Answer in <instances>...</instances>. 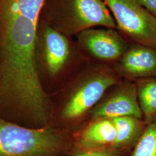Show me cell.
Returning <instances> with one entry per match:
<instances>
[{
	"mask_svg": "<svg viewBox=\"0 0 156 156\" xmlns=\"http://www.w3.org/2000/svg\"><path fill=\"white\" fill-rule=\"evenodd\" d=\"M131 150L120 149L115 147L81 151L73 153L71 156H129Z\"/></svg>",
	"mask_w": 156,
	"mask_h": 156,
	"instance_id": "obj_13",
	"label": "cell"
},
{
	"mask_svg": "<svg viewBox=\"0 0 156 156\" xmlns=\"http://www.w3.org/2000/svg\"><path fill=\"white\" fill-rule=\"evenodd\" d=\"M42 11V21L68 37L97 26L117 28L103 0H46Z\"/></svg>",
	"mask_w": 156,
	"mask_h": 156,
	"instance_id": "obj_4",
	"label": "cell"
},
{
	"mask_svg": "<svg viewBox=\"0 0 156 156\" xmlns=\"http://www.w3.org/2000/svg\"><path fill=\"white\" fill-rule=\"evenodd\" d=\"M140 4L156 19V0H138Z\"/></svg>",
	"mask_w": 156,
	"mask_h": 156,
	"instance_id": "obj_14",
	"label": "cell"
},
{
	"mask_svg": "<svg viewBox=\"0 0 156 156\" xmlns=\"http://www.w3.org/2000/svg\"><path fill=\"white\" fill-rule=\"evenodd\" d=\"M76 45L89 62L113 66L129 44L116 29H87L77 35Z\"/></svg>",
	"mask_w": 156,
	"mask_h": 156,
	"instance_id": "obj_6",
	"label": "cell"
},
{
	"mask_svg": "<svg viewBox=\"0 0 156 156\" xmlns=\"http://www.w3.org/2000/svg\"><path fill=\"white\" fill-rule=\"evenodd\" d=\"M115 19L117 28L133 44L156 49L155 17L138 0H103Z\"/></svg>",
	"mask_w": 156,
	"mask_h": 156,
	"instance_id": "obj_5",
	"label": "cell"
},
{
	"mask_svg": "<svg viewBox=\"0 0 156 156\" xmlns=\"http://www.w3.org/2000/svg\"><path fill=\"white\" fill-rule=\"evenodd\" d=\"M73 134L48 125L29 127L0 117V156H71Z\"/></svg>",
	"mask_w": 156,
	"mask_h": 156,
	"instance_id": "obj_3",
	"label": "cell"
},
{
	"mask_svg": "<svg viewBox=\"0 0 156 156\" xmlns=\"http://www.w3.org/2000/svg\"><path fill=\"white\" fill-rule=\"evenodd\" d=\"M122 79L112 66L88 62L51 97L50 125L73 134L86 124L90 113L108 90Z\"/></svg>",
	"mask_w": 156,
	"mask_h": 156,
	"instance_id": "obj_1",
	"label": "cell"
},
{
	"mask_svg": "<svg viewBox=\"0 0 156 156\" xmlns=\"http://www.w3.org/2000/svg\"><path fill=\"white\" fill-rule=\"evenodd\" d=\"M155 30H156V19L155 18Z\"/></svg>",
	"mask_w": 156,
	"mask_h": 156,
	"instance_id": "obj_15",
	"label": "cell"
},
{
	"mask_svg": "<svg viewBox=\"0 0 156 156\" xmlns=\"http://www.w3.org/2000/svg\"><path fill=\"white\" fill-rule=\"evenodd\" d=\"M117 131L112 119L91 120L73 134V153L113 147Z\"/></svg>",
	"mask_w": 156,
	"mask_h": 156,
	"instance_id": "obj_9",
	"label": "cell"
},
{
	"mask_svg": "<svg viewBox=\"0 0 156 156\" xmlns=\"http://www.w3.org/2000/svg\"><path fill=\"white\" fill-rule=\"evenodd\" d=\"M112 120L117 131L113 147L132 150L143 134L146 124L142 119L130 116L117 117Z\"/></svg>",
	"mask_w": 156,
	"mask_h": 156,
	"instance_id": "obj_10",
	"label": "cell"
},
{
	"mask_svg": "<svg viewBox=\"0 0 156 156\" xmlns=\"http://www.w3.org/2000/svg\"><path fill=\"white\" fill-rule=\"evenodd\" d=\"M35 58L43 86L55 93L89 61L68 37L39 20L35 41Z\"/></svg>",
	"mask_w": 156,
	"mask_h": 156,
	"instance_id": "obj_2",
	"label": "cell"
},
{
	"mask_svg": "<svg viewBox=\"0 0 156 156\" xmlns=\"http://www.w3.org/2000/svg\"><path fill=\"white\" fill-rule=\"evenodd\" d=\"M112 67L124 80L134 82L156 77V49L138 44H131Z\"/></svg>",
	"mask_w": 156,
	"mask_h": 156,
	"instance_id": "obj_8",
	"label": "cell"
},
{
	"mask_svg": "<svg viewBox=\"0 0 156 156\" xmlns=\"http://www.w3.org/2000/svg\"><path fill=\"white\" fill-rule=\"evenodd\" d=\"M129 156H156V122L146 126Z\"/></svg>",
	"mask_w": 156,
	"mask_h": 156,
	"instance_id": "obj_12",
	"label": "cell"
},
{
	"mask_svg": "<svg viewBox=\"0 0 156 156\" xmlns=\"http://www.w3.org/2000/svg\"><path fill=\"white\" fill-rule=\"evenodd\" d=\"M138 99L146 125L156 122V77L145 78L134 81Z\"/></svg>",
	"mask_w": 156,
	"mask_h": 156,
	"instance_id": "obj_11",
	"label": "cell"
},
{
	"mask_svg": "<svg viewBox=\"0 0 156 156\" xmlns=\"http://www.w3.org/2000/svg\"><path fill=\"white\" fill-rule=\"evenodd\" d=\"M126 116L142 119V113L135 82L122 79L108 90L90 112L87 122L99 119Z\"/></svg>",
	"mask_w": 156,
	"mask_h": 156,
	"instance_id": "obj_7",
	"label": "cell"
}]
</instances>
